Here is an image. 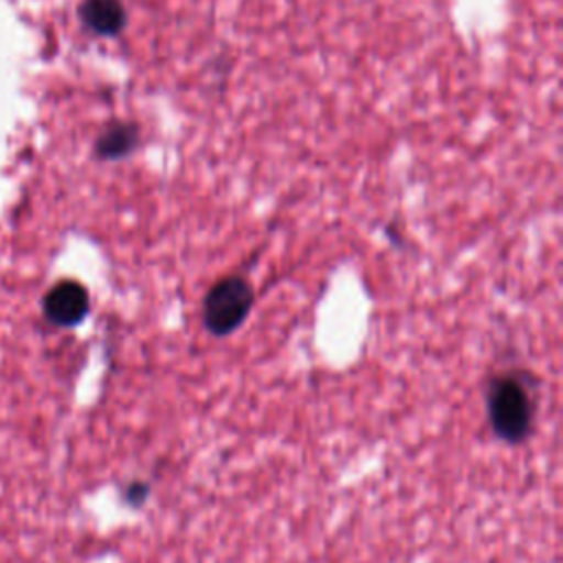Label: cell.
Returning <instances> with one entry per match:
<instances>
[{"mask_svg":"<svg viewBox=\"0 0 563 563\" xmlns=\"http://www.w3.org/2000/svg\"><path fill=\"white\" fill-rule=\"evenodd\" d=\"M486 409L493 433L508 442L519 444L528 438L534 416V400L523 378L515 374L495 376L488 383Z\"/></svg>","mask_w":563,"mask_h":563,"instance_id":"cell-1","label":"cell"},{"mask_svg":"<svg viewBox=\"0 0 563 563\" xmlns=\"http://www.w3.org/2000/svg\"><path fill=\"white\" fill-rule=\"evenodd\" d=\"M253 286L242 275L218 279L205 295L202 321L216 336H227L238 330L253 308Z\"/></svg>","mask_w":563,"mask_h":563,"instance_id":"cell-2","label":"cell"},{"mask_svg":"<svg viewBox=\"0 0 563 563\" xmlns=\"http://www.w3.org/2000/svg\"><path fill=\"white\" fill-rule=\"evenodd\" d=\"M90 310V297L84 284L75 279H62L48 288L42 299V312L48 323L57 328L79 325Z\"/></svg>","mask_w":563,"mask_h":563,"instance_id":"cell-3","label":"cell"},{"mask_svg":"<svg viewBox=\"0 0 563 563\" xmlns=\"http://www.w3.org/2000/svg\"><path fill=\"white\" fill-rule=\"evenodd\" d=\"M79 18L99 35H117L125 24V9L119 0H84Z\"/></svg>","mask_w":563,"mask_h":563,"instance_id":"cell-4","label":"cell"},{"mask_svg":"<svg viewBox=\"0 0 563 563\" xmlns=\"http://www.w3.org/2000/svg\"><path fill=\"white\" fill-rule=\"evenodd\" d=\"M139 143V128L134 123H112L97 139V154L101 158H121L130 154Z\"/></svg>","mask_w":563,"mask_h":563,"instance_id":"cell-5","label":"cell"},{"mask_svg":"<svg viewBox=\"0 0 563 563\" xmlns=\"http://www.w3.org/2000/svg\"><path fill=\"white\" fill-rule=\"evenodd\" d=\"M147 495H150V486L145 482H130L123 490V499L130 506H143Z\"/></svg>","mask_w":563,"mask_h":563,"instance_id":"cell-6","label":"cell"}]
</instances>
